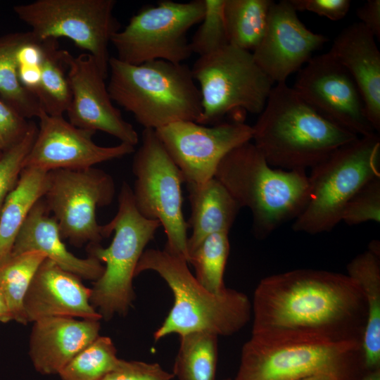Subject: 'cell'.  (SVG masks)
I'll return each mask as SVG.
<instances>
[{
  "label": "cell",
  "mask_w": 380,
  "mask_h": 380,
  "mask_svg": "<svg viewBox=\"0 0 380 380\" xmlns=\"http://www.w3.org/2000/svg\"><path fill=\"white\" fill-rule=\"evenodd\" d=\"M252 336L276 341H362L367 310L347 274L298 269L262 279L251 302Z\"/></svg>",
  "instance_id": "1"
},
{
  "label": "cell",
  "mask_w": 380,
  "mask_h": 380,
  "mask_svg": "<svg viewBox=\"0 0 380 380\" xmlns=\"http://www.w3.org/2000/svg\"><path fill=\"white\" fill-rule=\"evenodd\" d=\"M252 127L253 144L267 163L285 170L311 169L360 137L320 115L286 83L272 88Z\"/></svg>",
  "instance_id": "2"
},
{
  "label": "cell",
  "mask_w": 380,
  "mask_h": 380,
  "mask_svg": "<svg viewBox=\"0 0 380 380\" xmlns=\"http://www.w3.org/2000/svg\"><path fill=\"white\" fill-rule=\"evenodd\" d=\"M145 271L156 272L174 296L171 310L154 332L155 341L172 334L180 336L194 331L231 336L251 319V302L245 293L227 287L220 293L209 291L198 281L188 262L181 256L164 249L145 250L134 276Z\"/></svg>",
  "instance_id": "3"
},
{
  "label": "cell",
  "mask_w": 380,
  "mask_h": 380,
  "mask_svg": "<svg viewBox=\"0 0 380 380\" xmlns=\"http://www.w3.org/2000/svg\"><path fill=\"white\" fill-rule=\"evenodd\" d=\"M304 170L272 167L252 142L230 151L220 161L215 177L241 208L253 217V232L263 239L304 209L308 198V177Z\"/></svg>",
  "instance_id": "4"
},
{
  "label": "cell",
  "mask_w": 380,
  "mask_h": 380,
  "mask_svg": "<svg viewBox=\"0 0 380 380\" xmlns=\"http://www.w3.org/2000/svg\"><path fill=\"white\" fill-rule=\"evenodd\" d=\"M110 96L133 114L144 129L179 121L198 122L201 96L191 69L183 63L156 60L132 65L110 57Z\"/></svg>",
  "instance_id": "5"
},
{
  "label": "cell",
  "mask_w": 380,
  "mask_h": 380,
  "mask_svg": "<svg viewBox=\"0 0 380 380\" xmlns=\"http://www.w3.org/2000/svg\"><path fill=\"white\" fill-rule=\"evenodd\" d=\"M106 237L113 232L110 244H89V256L104 262V271L91 289L90 302L102 319L126 315L134 299L133 279L145 247L161 227L158 220L143 217L137 210L130 186L123 182L115 216L104 224Z\"/></svg>",
  "instance_id": "6"
},
{
  "label": "cell",
  "mask_w": 380,
  "mask_h": 380,
  "mask_svg": "<svg viewBox=\"0 0 380 380\" xmlns=\"http://www.w3.org/2000/svg\"><path fill=\"white\" fill-rule=\"evenodd\" d=\"M307 203L294 220L295 232L317 234L332 230L352 197L380 177L379 134L360 137L335 150L311 168Z\"/></svg>",
  "instance_id": "7"
},
{
  "label": "cell",
  "mask_w": 380,
  "mask_h": 380,
  "mask_svg": "<svg viewBox=\"0 0 380 380\" xmlns=\"http://www.w3.org/2000/svg\"><path fill=\"white\" fill-rule=\"evenodd\" d=\"M191 70L201 96L197 123L204 125L217 122L235 109L260 113L274 84L252 52L231 44L199 56Z\"/></svg>",
  "instance_id": "8"
},
{
  "label": "cell",
  "mask_w": 380,
  "mask_h": 380,
  "mask_svg": "<svg viewBox=\"0 0 380 380\" xmlns=\"http://www.w3.org/2000/svg\"><path fill=\"white\" fill-rule=\"evenodd\" d=\"M366 369L362 342L276 341L251 336L232 380H298L324 371Z\"/></svg>",
  "instance_id": "9"
},
{
  "label": "cell",
  "mask_w": 380,
  "mask_h": 380,
  "mask_svg": "<svg viewBox=\"0 0 380 380\" xmlns=\"http://www.w3.org/2000/svg\"><path fill=\"white\" fill-rule=\"evenodd\" d=\"M135 176L132 195L145 218L158 220L167 237L164 250L189 261L187 222L182 213V184L185 182L158 137L155 129H144L141 144L132 161Z\"/></svg>",
  "instance_id": "10"
},
{
  "label": "cell",
  "mask_w": 380,
  "mask_h": 380,
  "mask_svg": "<svg viewBox=\"0 0 380 380\" xmlns=\"http://www.w3.org/2000/svg\"><path fill=\"white\" fill-rule=\"evenodd\" d=\"M115 4V0H36L13 9L37 38H68L87 51L107 78L108 45L120 30L113 14Z\"/></svg>",
  "instance_id": "11"
},
{
  "label": "cell",
  "mask_w": 380,
  "mask_h": 380,
  "mask_svg": "<svg viewBox=\"0 0 380 380\" xmlns=\"http://www.w3.org/2000/svg\"><path fill=\"white\" fill-rule=\"evenodd\" d=\"M204 12V0H163L143 7L112 37L116 58L132 65L156 60L182 63L192 54L186 33Z\"/></svg>",
  "instance_id": "12"
},
{
  "label": "cell",
  "mask_w": 380,
  "mask_h": 380,
  "mask_svg": "<svg viewBox=\"0 0 380 380\" xmlns=\"http://www.w3.org/2000/svg\"><path fill=\"white\" fill-rule=\"evenodd\" d=\"M115 191L113 177L101 169L56 170L48 172L43 199L63 239L80 247L100 243L106 238L96 210L109 205Z\"/></svg>",
  "instance_id": "13"
},
{
  "label": "cell",
  "mask_w": 380,
  "mask_h": 380,
  "mask_svg": "<svg viewBox=\"0 0 380 380\" xmlns=\"http://www.w3.org/2000/svg\"><path fill=\"white\" fill-rule=\"evenodd\" d=\"M155 131L184 182L197 185L213 178L222 159L253 137L252 126L243 121L219 122L211 127L179 121Z\"/></svg>",
  "instance_id": "14"
},
{
  "label": "cell",
  "mask_w": 380,
  "mask_h": 380,
  "mask_svg": "<svg viewBox=\"0 0 380 380\" xmlns=\"http://www.w3.org/2000/svg\"><path fill=\"white\" fill-rule=\"evenodd\" d=\"M293 88L313 110L334 125L358 137L376 133L355 82L329 52L311 58L299 72Z\"/></svg>",
  "instance_id": "15"
},
{
  "label": "cell",
  "mask_w": 380,
  "mask_h": 380,
  "mask_svg": "<svg viewBox=\"0 0 380 380\" xmlns=\"http://www.w3.org/2000/svg\"><path fill=\"white\" fill-rule=\"evenodd\" d=\"M61 58L71 91L66 112L68 121L81 129L109 134L121 143L137 144L138 134L113 105L106 78L94 57L87 53L74 56L61 49Z\"/></svg>",
  "instance_id": "16"
},
{
  "label": "cell",
  "mask_w": 380,
  "mask_h": 380,
  "mask_svg": "<svg viewBox=\"0 0 380 380\" xmlns=\"http://www.w3.org/2000/svg\"><path fill=\"white\" fill-rule=\"evenodd\" d=\"M38 118L37 136L23 168L46 172L86 169L134 152V146L125 143L96 144L92 139L95 132L74 126L63 115H50L42 110Z\"/></svg>",
  "instance_id": "17"
},
{
  "label": "cell",
  "mask_w": 380,
  "mask_h": 380,
  "mask_svg": "<svg viewBox=\"0 0 380 380\" xmlns=\"http://www.w3.org/2000/svg\"><path fill=\"white\" fill-rule=\"evenodd\" d=\"M328 41L326 36L305 27L289 0L274 1L265 34L252 54L273 82L286 83V79Z\"/></svg>",
  "instance_id": "18"
},
{
  "label": "cell",
  "mask_w": 380,
  "mask_h": 380,
  "mask_svg": "<svg viewBox=\"0 0 380 380\" xmlns=\"http://www.w3.org/2000/svg\"><path fill=\"white\" fill-rule=\"evenodd\" d=\"M91 289L81 278L46 258L38 268L25 295L27 322L51 317L102 318L90 302Z\"/></svg>",
  "instance_id": "19"
},
{
  "label": "cell",
  "mask_w": 380,
  "mask_h": 380,
  "mask_svg": "<svg viewBox=\"0 0 380 380\" xmlns=\"http://www.w3.org/2000/svg\"><path fill=\"white\" fill-rule=\"evenodd\" d=\"M29 355L39 373L58 374L84 348L99 336L100 320L51 317L33 322Z\"/></svg>",
  "instance_id": "20"
},
{
  "label": "cell",
  "mask_w": 380,
  "mask_h": 380,
  "mask_svg": "<svg viewBox=\"0 0 380 380\" xmlns=\"http://www.w3.org/2000/svg\"><path fill=\"white\" fill-rule=\"evenodd\" d=\"M329 53L349 72L362 98L367 118L380 130V51L374 34L361 23L343 30Z\"/></svg>",
  "instance_id": "21"
},
{
  "label": "cell",
  "mask_w": 380,
  "mask_h": 380,
  "mask_svg": "<svg viewBox=\"0 0 380 380\" xmlns=\"http://www.w3.org/2000/svg\"><path fill=\"white\" fill-rule=\"evenodd\" d=\"M57 222L41 198L32 208L15 241L11 255L40 251L63 270L81 279L96 281L104 266L94 257L81 258L63 242Z\"/></svg>",
  "instance_id": "22"
},
{
  "label": "cell",
  "mask_w": 380,
  "mask_h": 380,
  "mask_svg": "<svg viewBox=\"0 0 380 380\" xmlns=\"http://www.w3.org/2000/svg\"><path fill=\"white\" fill-rule=\"evenodd\" d=\"M186 184L191 205V215L186 222L192 229L188 238L189 256L208 236L229 233L241 208L215 177L202 184Z\"/></svg>",
  "instance_id": "23"
},
{
  "label": "cell",
  "mask_w": 380,
  "mask_h": 380,
  "mask_svg": "<svg viewBox=\"0 0 380 380\" xmlns=\"http://www.w3.org/2000/svg\"><path fill=\"white\" fill-rule=\"evenodd\" d=\"M360 286L367 310L362 341L364 365L367 372L380 369V246L370 244L368 250L347 265V274Z\"/></svg>",
  "instance_id": "24"
},
{
  "label": "cell",
  "mask_w": 380,
  "mask_h": 380,
  "mask_svg": "<svg viewBox=\"0 0 380 380\" xmlns=\"http://www.w3.org/2000/svg\"><path fill=\"white\" fill-rule=\"evenodd\" d=\"M48 172L25 167L0 211V265L11 255L17 236L33 206L44 197Z\"/></svg>",
  "instance_id": "25"
},
{
  "label": "cell",
  "mask_w": 380,
  "mask_h": 380,
  "mask_svg": "<svg viewBox=\"0 0 380 380\" xmlns=\"http://www.w3.org/2000/svg\"><path fill=\"white\" fill-rule=\"evenodd\" d=\"M272 0H224L223 13L229 44L253 51L267 24Z\"/></svg>",
  "instance_id": "26"
},
{
  "label": "cell",
  "mask_w": 380,
  "mask_h": 380,
  "mask_svg": "<svg viewBox=\"0 0 380 380\" xmlns=\"http://www.w3.org/2000/svg\"><path fill=\"white\" fill-rule=\"evenodd\" d=\"M27 32H14L0 37V97L25 119L39 118L42 112L35 96L20 84L17 71L16 51Z\"/></svg>",
  "instance_id": "27"
},
{
  "label": "cell",
  "mask_w": 380,
  "mask_h": 380,
  "mask_svg": "<svg viewBox=\"0 0 380 380\" xmlns=\"http://www.w3.org/2000/svg\"><path fill=\"white\" fill-rule=\"evenodd\" d=\"M217 337L208 331L180 336L173 367L178 380H215L217 362Z\"/></svg>",
  "instance_id": "28"
},
{
  "label": "cell",
  "mask_w": 380,
  "mask_h": 380,
  "mask_svg": "<svg viewBox=\"0 0 380 380\" xmlns=\"http://www.w3.org/2000/svg\"><path fill=\"white\" fill-rule=\"evenodd\" d=\"M46 255L40 251H28L10 257L0 265V290L13 320L28 323L24 309V300L31 282Z\"/></svg>",
  "instance_id": "29"
},
{
  "label": "cell",
  "mask_w": 380,
  "mask_h": 380,
  "mask_svg": "<svg viewBox=\"0 0 380 380\" xmlns=\"http://www.w3.org/2000/svg\"><path fill=\"white\" fill-rule=\"evenodd\" d=\"M56 39H45V55L37 98L42 110L50 115H63L69 107L71 91Z\"/></svg>",
  "instance_id": "30"
},
{
  "label": "cell",
  "mask_w": 380,
  "mask_h": 380,
  "mask_svg": "<svg viewBox=\"0 0 380 380\" xmlns=\"http://www.w3.org/2000/svg\"><path fill=\"white\" fill-rule=\"evenodd\" d=\"M228 234L218 232L208 236L189 256L188 263L194 266L196 279L213 293L226 289L223 277L229 253Z\"/></svg>",
  "instance_id": "31"
},
{
  "label": "cell",
  "mask_w": 380,
  "mask_h": 380,
  "mask_svg": "<svg viewBox=\"0 0 380 380\" xmlns=\"http://www.w3.org/2000/svg\"><path fill=\"white\" fill-rule=\"evenodd\" d=\"M112 339L99 336L60 372L62 380H101L120 362Z\"/></svg>",
  "instance_id": "32"
},
{
  "label": "cell",
  "mask_w": 380,
  "mask_h": 380,
  "mask_svg": "<svg viewBox=\"0 0 380 380\" xmlns=\"http://www.w3.org/2000/svg\"><path fill=\"white\" fill-rule=\"evenodd\" d=\"M224 4V0H204L205 12L201 25L189 42L192 53L203 56L229 44L223 13Z\"/></svg>",
  "instance_id": "33"
},
{
  "label": "cell",
  "mask_w": 380,
  "mask_h": 380,
  "mask_svg": "<svg viewBox=\"0 0 380 380\" xmlns=\"http://www.w3.org/2000/svg\"><path fill=\"white\" fill-rule=\"evenodd\" d=\"M44 55L45 39L41 40L30 31L27 32L16 51L17 71L22 86L35 96L40 84Z\"/></svg>",
  "instance_id": "34"
},
{
  "label": "cell",
  "mask_w": 380,
  "mask_h": 380,
  "mask_svg": "<svg viewBox=\"0 0 380 380\" xmlns=\"http://www.w3.org/2000/svg\"><path fill=\"white\" fill-rule=\"evenodd\" d=\"M37 131V126L31 121L25 137L0 156V211L6 198L19 179L24 161L34 144Z\"/></svg>",
  "instance_id": "35"
},
{
  "label": "cell",
  "mask_w": 380,
  "mask_h": 380,
  "mask_svg": "<svg viewBox=\"0 0 380 380\" xmlns=\"http://www.w3.org/2000/svg\"><path fill=\"white\" fill-rule=\"evenodd\" d=\"M341 221L348 225L380 222V177L366 183L348 202Z\"/></svg>",
  "instance_id": "36"
},
{
  "label": "cell",
  "mask_w": 380,
  "mask_h": 380,
  "mask_svg": "<svg viewBox=\"0 0 380 380\" xmlns=\"http://www.w3.org/2000/svg\"><path fill=\"white\" fill-rule=\"evenodd\" d=\"M174 377L158 363L120 359L118 366L101 380H172Z\"/></svg>",
  "instance_id": "37"
},
{
  "label": "cell",
  "mask_w": 380,
  "mask_h": 380,
  "mask_svg": "<svg viewBox=\"0 0 380 380\" xmlns=\"http://www.w3.org/2000/svg\"><path fill=\"white\" fill-rule=\"evenodd\" d=\"M31 121L20 115L0 99V149L2 152L18 143L26 134Z\"/></svg>",
  "instance_id": "38"
},
{
  "label": "cell",
  "mask_w": 380,
  "mask_h": 380,
  "mask_svg": "<svg viewBox=\"0 0 380 380\" xmlns=\"http://www.w3.org/2000/svg\"><path fill=\"white\" fill-rule=\"evenodd\" d=\"M296 11H310L329 18L339 20L343 18L350 8V0H289Z\"/></svg>",
  "instance_id": "39"
},
{
  "label": "cell",
  "mask_w": 380,
  "mask_h": 380,
  "mask_svg": "<svg viewBox=\"0 0 380 380\" xmlns=\"http://www.w3.org/2000/svg\"><path fill=\"white\" fill-rule=\"evenodd\" d=\"M357 15L375 37H380V1L367 0L357 8Z\"/></svg>",
  "instance_id": "40"
},
{
  "label": "cell",
  "mask_w": 380,
  "mask_h": 380,
  "mask_svg": "<svg viewBox=\"0 0 380 380\" xmlns=\"http://www.w3.org/2000/svg\"><path fill=\"white\" fill-rule=\"evenodd\" d=\"M367 372L365 369L330 370L315 373L298 380H359Z\"/></svg>",
  "instance_id": "41"
},
{
  "label": "cell",
  "mask_w": 380,
  "mask_h": 380,
  "mask_svg": "<svg viewBox=\"0 0 380 380\" xmlns=\"http://www.w3.org/2000/svg\"><path fill=\"white\" fill-rule=\"evenodd\" d=\"M13 320L11 312L6 300L0 290V322L7 323Z\"/></svg>",
  "instance_id": "42"
},
{
  "label": "cell",
  "mask_w": 380,
  "mask_h": 380,
  "mask_svg": "<svg viewBox=\"0 0 380 380\" xmlns=\"http://www.w3.org/2000/svg\"><path fill=\"white\" fill-rule=\"evenodd\" d=\"M359 380H380V369L367 372Z\"/></svg>",
  "instance_id": "43"
},
{
  "label": "cell",
  "mask_w": 380,
  "mask_h": 380,
  "mask_svg": "<svg viewBox=\"0 0 380 380\" xmlns=\"http://www.w3.org/2000/svg\"><path fill=\"white\" fill-rule=\"evenodd\" d=\"M2 153H3V152H2L1 150L0 149V156H1Z\"/></svg>",
  "instance_id": "44"
},
{
  "label": "cell",
  "mask_w": 380,
  "mask_h": 380,
  "mask_svg": "<svg viewBox=\"0 0 380 380\" xmlns=\"http://www.w3.org/2000/svg\"><path fill=\"white\" fill-rule=\"evenodd\" d=\"M223 380H232V379H223Z\"/></svg>",
  "instance_id": "45"
}]
</instances>
